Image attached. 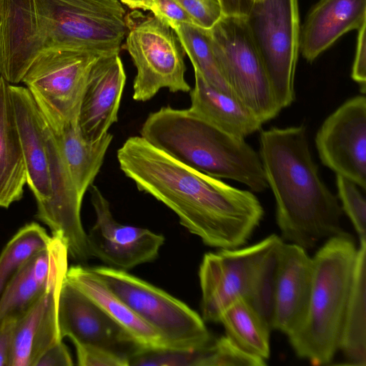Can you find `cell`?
<instances>
[{
    "label": "cell",
    "instance_id": "40",
    "mask_svg": "<svg viewBox=\"0 0 366 366\" xmlns=\"http://www.w3.org/2000/svg\"><path fill=\"white\" fill-rule=\"evenodd\" d=\"M251 1V3L252 2H255V1H259V0H250Z\"/></svg>",
    "mask_w": 366,
    "mask_h": 366
},
{
    "label": "cell",
    "instance_id": "7",
    "mask_svg": "<svg viewBox=\"0 0 366 366\" xmlns=\"http://www.w3.org/2000/svg\"><path fill=\"white\" fill-rule=\"evenodd\" d=\"M208 33L233 95L263 124L275 118L282 108L246 16L224 14Z\"/></svg>",
    "mask_w": 366,
    "mask_h": 366
},
{
    "label": "cell",
    "instance_id": "29",
    "mask_svg": "<svg viewBox=\"0 0 366 366\" xmlns=\"http://www.w3.org/2000/svg\"><path fill=\"white\" fill-rule=\"evenodd\" d=\"M51 239L44 228L35 222L25 224L13 236L0 254V297L19 268L47 248Z\"/></svg>",
    "mask_w": 366,
    "mask_h": 366
},
{
    "label": "cell",
    "instance_id": "23",
    "mask_svg": "<svg viewBox=\"0 0 366 366\" xmlns=\"http://www.w3.org/2000/svg\"><path fill=\"white\" fill-rule=\"evenodd\" d=\"M66 278L92 299L142 348H167L160 335L143 321L94 274L90 267L68 268Z\"/></svg>",
    "mask_w": 366,
    "mask_h": 366
},
{
    "label": "cell",
    "instance_id": "10",
    "mask_svg": "<svg viewBox=\"0 0 366 366\" xmlns=\"http://www.w3.org/2000/svg\"><path fill=\"white\" fill-rule=\"evenodd\" d=\"M283 240L271 234L249 247L206 253L199 269L204 321L219 322L224 309L239 298L251 297L266 260Z\"/></svg>",
    "mask_w": 366,
    "mask_h": 366
},
{
    "label": "cell",
    "instance_id": "27",
    "mask_svg": "<svg viewBox=\"0 0 366 366\" xmlns=\"http://www.w3.org/2000/svg\"><path fill=\"white\" fill-rule=\"evenodd\" d=\"M219 322L224 326L226 336L242 351L265 362L269 359L272 329L244 298L227 307Z\"/></svg>",
    "mask_w": 366,
    "mask_h": 366
},
{
    "label": "cell",
    "instance_id": "13",
    "mask_svg": "<svg viewBox=\"0 0 366 366\" xmlns=\"http://www.w3.org/2000/svg\"><path fill=\"white\" fill-rule=\"evenodd\" d=\"M44 121L51 196L49 200L37 204L36 218L48 226L53 237L65 244L68 255L76 261L84 262L91 257L87 234L81 220L83 199L73 182L54 132L44 119Z\"/></svg>",
    "mask_w": 366,
    "mask_h": 366
},
{
    "label": "cell",
    "instance_id": "1",
    "mask_svg": "<svg viewBox=\"0 0 366 366\" xmlns=\"http://www.w3.org/2000/svg\"><path fill=\"white\" fill-rule=\"evenodd\" d=\"M117 159L139 191L172 210L180 224L209 247L244 245L264 216L260 202L250 191L187 167L140 136L124 142Z\"/></svg>",
    "mask_w": 366,
    "mask_h": 366
},
{
    "label": "cell",
    "instance_id": "17",
    "mask_svg": "<svg viewBox=\"0 0 366 366\" xmlns=\"http://www.w3.org/2000/svg\"><path fill=\"white\" fill-rule=\"evenodd\" d=\"M313 262L307 250L283 243L276 277L271 328L287 336L301 324L307 309Z\"/></svg>",
    "mask_w": 366,
    "mask_h": 366
},
{
    "label": "cell",
    "instance_id": "36",
    "mask_svg": "<svg viewBox=\"0 0 366 366\" xmlns=\"http://www.w3.org/2000/svg\"><path fill=\"white\" fill-rule=\"evenodd\" d=\"M18 320L0 321V366H10L15 327Z\"/></svg>",
    "mask_w": 366,
    "mask_h": 366
},
{
    "label": "cell",
    "instance_id": "5",
    "mask_svg": "<svg viewBox=\"0 0 366 366\" xmlns=\"http://www.w3.org/2000/svg\"><path fill=\"white\" fill-rule=\"evenodd\" d=\"M357 247L345 232L329 238L312 257L306 314L289 341L296 355L313 365L330 363L339 351Z\"/></svg>",
    "mask_w": 366,
    "mask_h": 366
},
{
    "label": "cell",
    "instance_id": "25",
    "mask_svg": "<svg viewBox=\"0 0 366 366\" xmlns=\"http://www.w3.org/2000/svg\"><path fill=\"white\" fill-rule=\"evenodd\" d=\"M9 85L0 76V207L4 208L22 198L27 182Z\"/></svg>",
    "mask_w": 366,
    "mask_h": 366
},
{
    "label": "cell",
    "instance_id": "4",
    "mask_svg": "<svg viewBox=\"0 0 366 366\" xmlns=\"http://www.w3.org/2000/svg\"><path fill=\"white\" fill-rule=\"evenodd\" d=\"M140 137L181 164L252 192L268 188L259 154L245 139L229 134L189 108L161 107L149 114Z\"/></svg>",
    "mask_w": 366,
    "mask_h": 366
},
{
    "label": "cell",
    "instance_id": "6",
    "mask_svg": "<svg viewBox=\"0 0 366 366\" xmlns=\"http://www.w3.org/2000/svg\"><path fill=\"white\" fill-rule=\"evenodd\" d=\"M90 269L160 335L167 348L194 350L212 340L202 317L165 291L125 270L108 266Z\"/></svg>",
    "mask_w": 366,
    "mask_h": 366
},
{
    "label": "cell",
    "instance_id": "3",
    "mask_svg": "<svg viewBox=\"0 0 366 366\" xmlns=\"http://www.w3.org/2000/svg\"><path fill=\"white\" fill-rule=\"evenodd\" d=\"M259 155L284 239L307 250L346 232L338 198L320 176L304 125L262 130Z\"/></svg>",
    "mask_w": 366,
    "mask_h": 366
},
{
    "label": "cell",
    "instance_id": "37",
    "mask_svg": "<svg viewBox=\"0 0 366 366\" xmlns=\"http://www.w3.org/2000/svg\"><path fill=\"white\" fill-rule=\"evenodd\" d=\"M71 357L62 340L50 347L39 358L36 366H71Z\"/></svg>",
    "mask_w": 366,
    "mask_h": 366
},
{
    "label": "cell",
    "instance_id": "14",
    "mask_svg": "<svg viewBox=\"0 0 366 366\" xmlns=\"http://www.w3.org/2000/svg\"><path fill=\"white\" fill-rule=\"evenodd\" d=\"M89 188L97 217L86 234L90 257L98 258L108 267L125 271L155 259L164 237L145 228L117 222L100 189L93 184Z\"/></svg>",
    "mask_w": 366,
    "mask_h": 366
},
{
    "label": "cell",
    "instance_id": "21",
    "mask_svg": "<svg viewBox=\"0 0 366 366\" xmlns=\"http://www.w3.org/2000/svg\"><path fill=\"white\" fill-rule=\"evenodd\" d=\"M68 256L65 244L52 236L49 247L31 257L7 284L0 297V321L21 317L44 294Z\"/></svg>",
    "mask_w": 366,
    "mask_h": 366
},
{
    "label": "cell",
    "instance_id": "18",
    "mask_svg": "<svg viewBox=\"0 0 366 366\" xmlns=\"http://www.w3.org/2000/svg\"><path fill=\"white\" fill-rule=\"evenodd\" d=\"M126 82L119 54L103 58L88 79L81 103L78 124L84 137L95 141L118 121V112Z\"/></svg>",
    "mask_w": 366,
    "mask_h": 366
},
{
    "label": "cell",
    "instance_id": "32",
    "mask_svg": "<svg viewBox=\"0 0 366 366\" xmlns=\"http://www.w3.org/2000/svg\"><path fill=\"white\" fill-rule=\"evenodd\" d=\"M190 16L193 24L212 29L224 15L221 0H174Z\"/></svg>",
    "mask_w": 366,
    "mask_h": 366
},
{
    "label": "cell",
    "instance_id": "30",
    "mask_svg": "<svg viewBox=\"0 0 366 366\" xmlns=\"http://www.w3.org/2000/svg\"><path fill=\"white\" fill-rule=\"evenodd\" d=\"M337 198L342 212L350 219L360 240L366 239V200L364 191L352 180L336 174Z\"/></svg>",
    "mask_w": 366,
    "mask_h": 366
},
{
    "label": "cell",
    "instance_id": "2",
    "mask_svg": "<svg viewBox=\"0 0 366 366\" xmlns=\"http://www.w3.org/2000/svg\"><path fill=\"white\" fill-rule=\"evenodd\" d=\"M119 0H0V74L21 81L41 52L55 48L119 54L127 31Z\"/></svg>",
    "mask_w": 366,
    "mask_h": 366
},
{
    "label": "cell",
    "instance_id": "38",
    "mask_svg": "<svg viewBox=\"0 0 366 366\" xmlns=\"http://www.w3.org/2000/svg\"><path fill=\"white\" fill-rule=\"evenodd\" d=\"M224 14L247 16L249 13L250 0H221Z\"/></svg>",
    "mask_w": 366,
    "mask_h": 366
},
{
    "label": "cell",
    "instance_id": "11",
    "mask_svg": "<svg viewBox=\"0 0 366 366\" xmlns=\"http://www.w3.org/2000/svg\"><path fill=\"white\" fill-rule=\"evenodd\" d=\"M111 54H119L78 48L47 49L36 56L21 82L61 119L78 121L89 76L96 65Z\"/></svg>",
    "mask_w": 366,
    "mask_h": 366
},
{
    "label": "cell",
    "instance_id": "8",
    "mask_svg": "<svg viewBox=\"0 0 366 366\" xmlns=\"http://www.w3.org/2000/svg\"><path fill=\"white\" fill-rule=\"evenodd\" d=\"M125 19L129 32L124 47L137 69L133 99L148 101L164 88L171 92H189L184 51L175 31L154 14L134 11Z\"/></svg>",
    "mask_w": 366,
    "mask_h": 366
},
{
    "label": "cell",
    "instance_id": "12",
    "mask_svg": "<svg viewBox=\"0 0 366 366\" xmlns=\"http://www.w3.org/2000/svg\"><path fill=\"white\" fill-rule=\"evenodd\" d=\"M315 147L322 164L365 191L366 97H353L338 107L317 131Z\"/></svg>",
    "mask_w": 366,
    "mask_h": 366
},
{
    "label": "cell",
    "instance_id": "26",
    "mask_svg": "<svg viewBox=\"0 0 366 366\" xmlns=\"http://www.w3.org/2000/svg\"><path fill=\"white\" fill-rule=\"evenodd\" d=\"M347 365H366V239L360 240L340 337Z\"/></svg>",
    "mask_w": 366,
    "mask_h": 366
},
{
    "label": "cell",
    "instance_id": "22",
    "mask_svg": "<svg viewBox=\"0 0 366 366\" xmlns=\"http://www.w3.org/2000/svg\"><path fill=\"white\" fill-rule=\"evenodd\" d=\"M366 22V0H320L300 30V50L314 61L345 33Z\"/></svg>",
    "mask_w": 366,
    "mask_h": 366
},
{
    "label": "cell",
    "instance_id": "35",
    "mask_svg": "<svg viewBox=\"0 0 366 366\" xmlns=\"http://www.w3.org/2000/svg\"><path fill=\"white\" fill-rule=\"evenodd\" d=\"M364 23L357 30L356 51L352 64L351 77L360 86L362 94L366 91V34Z\"/></svg>",
    "mask_w": 366,
    "mask_h": 366
},
{
    "label": "cell",
    "instance_id": "31",
    "mask_svg": "<svg viewBox=\"0 0 366 366\" xmlns=\"http://www.w3.org/2000/svg\"><path fill=\"white\" fill-rule=\"evenodd\" d=\"M266 362L242 351L226 335L206 346L204 366H263Z\"/></svg>",
    "mask_w": 366,
    "mask_h": 366
},
{
    "label": "cell",
    "instance_id": "15",
    "mask_svg": "<svg viewBox=\"0 0 366 366\" xmlns=\"http://www.w3.org/2000/svg\"><path fill=\"white\" fill-rule=\"evenodd\" d=\"M58 325L61 340L74 345L101 347L127 358L142 348L92 299L65 278L58 302Z\"/></svg>",
    "mask_w": 366,
    "mask_h": 366
},
{
    "label": "cell",
    "instance_id": "16",
    "mask_svg": "<svg viewBox=\"0 0 366 366\" xmlns=\"http://www.w3.org/2000/svg\"><path fill=\"white\" fill-rule=\"evenodd\" d=\"M67 269L65 261L56 270L44 294L17 320L10 366H36L50 347L62 340L58 325V302Z\"/></svg>",
    "mask_w": 366,
    "mask_h": 366
},
{
    "label": "cell",
    "instance_id": "39",
    "mask_svg": "<svg viewBox=\"0 0 366 366\" xmlns=\"http://www.w3.org/2000/svg\"><path fill=\"white\" fill-rule=\"evenodd\" d=\"M132 9H142L151 11L153 6V0H119Z\"/></svg>",
    "mask_w": 366,
    "mask_h": 366
},
{
    "label": "cell",
    "instance_id": "24",
    "mask_svg": "<svg viewBox=\"0 0 366 366\" xmlns=\"http://www.w3.org/2000/svg\"><path fill=\"white\" fill-rule=\"evenodd\" d=\"M194 79L189 109L196 114L220 129L244 139L261 129L263 123L235 97L214 88L195 70Z\"/></svg>",
    "mask_w": 366,
    "mask_h": 366
},
{
    "label": "cell",
    "instance_id": "19",
    "mask_svg": "<svg viewBox=\"0 0 366 366\" xmlns=\"http://www.w3.org/2000/svg\"><path fill=\"white\" fill-rule=\"evenodd\" d=\"M9 92L26 168V183L36 204H41L51 196L44 118L26 87L10 84Z\"/></svg>",
    "mask_w": 366,
    "mask_h": 366
},
{
    "label": "cell",
    "instance_id": "20",
    "mask_svg": "<svg viewBox=\"0 0 366 366\" xmlns=\"http://www.w3.org/2000/svg\"><path fill=\"white\" fill-rule=\"evenodd\" d=\"M34 99L58 141L73 182L83 199L102 166L113 135L108 132L95 141H89L82 135L78 121H66L41 100Z\"/></svg>",
    "mask_w": 366,
    "mask_h": 366
},
{
    "label": "cell",
    "instance_id": "34",
    "mask_svg": "<svg viewBox=\"0 0 366 366\" xmlns=\"http://www.w3.org/2000/svg\"><path fill=\"white\" fill-rule=\"evenodd\" d=\"M151 11L172 28L181 24H193L188 14L174 0H153Z\"/></svg>",
    "mask_w": 366,
    "mask_h": 366
},
{
    "label": "cell",
    "instance_id": "28",
    "mask_svg": "<svg viewBox=\"0 0 366 366\" xmlns=\"http://www.w3.org/2000/svg\"><path fill=\"white\" fill-rule=\"evenodd\" d=\"M172 29L194 70L214 88L234 96L212 50L208 30L190 24H178Z\"/></svg>",
    "mask_w": 366,
    "mask_h": 366
},
{
    "label": "cell",
    "instance_id": "9",
    "mask_svg": "<svg viewBox=\"0 0 366 366\" xmlns=\"http://www.w3.org/2000/svg\"><path fill=\"white\" fill-rule=\"evenodd\" d=\"M246 19L266 67L280 107L295 99V78L300 51L298 0H259Z\"/></svg>",
    "mask_w": 366,
    "mask_h": 366
},
{
    "label": "cell",
    "instance_id": "33",
    "mask_svg": "<svg viewBox=\"0 0 366 366\" xmlns=\"http://www.w3.org/2000/svg\"><path fill=\"white\" fill-rule=\"evenodd\" d=\"M81 366H127L128 358L109 350L89 345H74Z\"/></svg>",
    "mask_w": 366,
    "mask_h": 366
}]
</instances>
